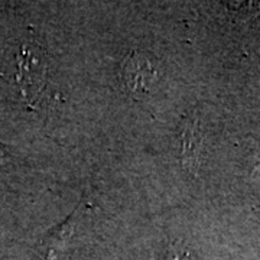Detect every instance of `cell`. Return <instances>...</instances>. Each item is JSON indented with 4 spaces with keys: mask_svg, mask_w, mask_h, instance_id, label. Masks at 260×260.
Wrapping results in <instances>:
<instances>
[{
    "mask_svg": "<svg viewBox=\"0 0 260 260\" xmlns=\"http://www.w3.org/2000/svg\"><path fill=\"white\" fill-rule=\"evenodd\" d=\"M121 80L132 94L148 93L158 81V70L146 54L132 51L121 65Z\"/></svg>",
    "mask_w": 260,
    "mask_h": 260,
    "instance_id": "6da1fadb",
    "label": "cell"
},
{
    "mask_svg": "<svg viewBox=\"0 0 260 260\" xmlns=\"http://www.w3.org/2000/svg\"><path fill=\"white\" fill-rule=\"evenodd\" d=\"M87 208H88V204L85 203V200H83L77 207V210H74V213L71 214L64 223L48 234L47 239L42 243L44 260H61L67 244L71 240V236L77 232V227L87 215Z\"/></svg>",
    "mask_w": 260,
    "mask_h": 260,
    "instance_id": "7a4b0ae2",
    "label": "cell"
},
{
    "mask_svg": "<svg viewBox=\"0 0 260 260\" xmlns=\"http://www.w3.org/2000/svg\"><path fill=\"white\" fill-rule=\"evenodd\" d=\"M200 138L194 121H188L181 132V156L186 167H194Z\"/></svg>",
    "mask_w": 260,
    "mask_h": 260,
    "instance_id": "3957f363",
    "label": "cell"
},
{
    "mask_svg": "<svg viewBox=\"0 0 260 260\" xmlns=\"http://www.w3.org/2000/svg\"><path fill=\"white\" fill-rule=\"evenodd\" d=\"M165 260H195L192 253L181 247V246H175V244H171L169 249L167 250L165 254Z\"/></svg>",
    "mask_w": 260,
    "mask_h": 260,
    "instance_id": "277c9868",
    "label": "cell"
}]
</instances>
